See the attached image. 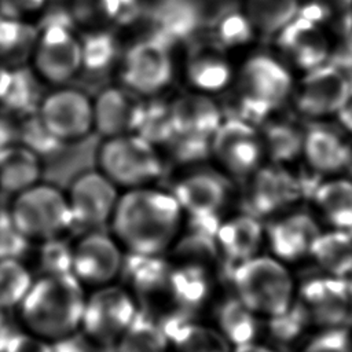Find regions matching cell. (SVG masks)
<instances>
[{"mask_svg":"<svg viewBox=\"0 0 352 352\" xmlns=\"http://www.w3.org/2000/svg\"><path fill=\"white\" fill-rule=\"evenodd\" d=\"M183 217L170 190L151 184L120 195L110 227L126 253L157 256L176 242Z\"/></svg>","mask_w":352,"mask_h":352,"instance_id":"obj_1","label":"cell"},{"mask_svg":"<svg viewBox=\"0 0 352 352\" xmlns=\"http://www.w3.org/2000/svg\"><path fill=\"white\" fill-rule=\"evenodd\" d=\"M87 296L73 274L40 275L18 305L23 329L50 342L77 333Z\"/></svg>","mask_w":352,"mask_h":352,"instance_id":"obj_2","label":"cell"},{"mask_svg":"<svg viewBox=\"0 0 352 352\" xmlns=\"http://www.w3.org/2000/svg\"><path fill=\"white\" fill-rule=\"evenodd\" d=\"M296 77L275 52L250 54L238 67L234 81L239 116L263 124L290 102Z\"/></svg>","mask_w":352,"mask_h":352,"instance_id":"obj_3","label":"cell"},{"mask_svg":"<svg viewBox=\"0 0 352 352\" xmlns=\"http://www.w3.org/2000/svg\"><path fill=\"white\" fill-rule=\"evenodd\" d=\"M234 294L257 316L275 318L296 301V285L287 265L258 254L230 271Z\"/></svg>","mask_w":352,"mask_h":352,"instance_id":"obj_4","label":"cell"},{"mask_svg":"<svg viewBox=\"0 0 352 352\" xmlns=\"http://www.w3.org/2000/svg\"><path fill=\"white\" fill-rule=\"evenodd\" d=\"M96 168L118 188L129 190L155 184L165 172V160L155 143L132 132L102 138Z\"/></svg>","mask_w":352,"mask_h":352,"instance_id":"obj_5","label":"cell"},{"mask_svg":"<svg viewBox=\"0 0 352 352\" xmlns=\"http://www.w3.org/2000/svg\"><path fill=\"white\" fill-rule=\"evenodd\" d=\"M10 216L30 242L63 236L73 230V219L66 191L52 183L38 182L12 195Z\"/></svg>","mask_w":352,"mask_h":352,"instance_id":"obj_6","label":"cell"},{"mask_svg":"<svg viewBox=\"0 0 352 352\" xmlns=\"http://www.w3.org/2000/svg\"><path fill=\"white\" fill-rule=\"evenodd\" d=\"M209 157L230 179L248 180L267 161L260 125L239 114L224 116L209 138Z\"/></svg>","mask_w":352,"mask_h":352,"instance_id":"obj_7","label":"cell"},{"mask_svg":"<svg viewBox=\"0 0 352 352\" xmlns=\"http://www.w3.org/2000/svg\"><path fill=\"white\" fill-rule=\"evenodd\" d=\"M117 70L120 84L146 99L164 94L176 76L169 43L158 36L132 43L122 51Z\"/></svg>","mask_w":352,"mask_h":352,"instance_id":"obj_8","label":"cell"},{"mask_svg":"<svg viewBox=\"0 0 352 352\" xmlns=\"http://www.w3.org/2000/svg\"><path fill=\"white\" fill-rule=\"evenodd\" d=\"M37 26L38 36L29 67L41 84H69L82 72L80 30L72 22H48Z\"/></svg>","mask_w":352,"mask_h":352,"instance_id":"obj_9","label":"cell"},{"mask_svg":"<svg viewBox=\"0 0 352 352\" xmlns=\"http://www.w3.org/2000/svg\"><path fill=\"white\" fill-rule=\"evenodd\" d=\"M36 114L50 135L62 146L88 138L94 128V99L85 91L59 85L44 94Z\"/></svg>","mask_w":352,"mask_h":352,"instance_id":"obj_10","label":"cell"},{"mask_svg":"<svg viewBox=\"0 0 352 352\" xmlns=\"http://www.w3.org/2000/svg\"><path fill=\"white\" fill-rule=\"evenodd\" d=\"M139 311L136 298L126 287L111 283L100 286L85 300L82 334L98 346L111 348Z\"/></svg>","mask_w":352,"mask_h":352,"instance_id":"obj_11","label":"cell"},{"mask_svg":"<svg viewBox=\"0 0 352 352\" xmlns=\"http://www.w3.org/2000/svg\"><path fill=\"white\" fill-rule=\"evenodd\" d=\"M351 74L333 60L302 72L290 102L296 113L312 122L336 117L349 88Z\"/></svg>","mask_w":352,"mask_h":352,"instance_id":"obj_12","label":"cell"},{"mask_svg":"<svg viewBox=\"0 0 352 352\" xmlns=\"http://www.w3.org/2000/svg\"><path fill=\"white\" fill-rule=\"evenodd\" d=\"M305 194L307 187L292 165L265 161L248 179L249 212L260 219L296 209Z\"/></svg>","mask_w":352,"mask_h":352,"instance_id":"obj_13","label":"cell"},{"mask_svg":"<svg viewBox=\"0 0 352 352\" xmlns=\"http://www.w3.org/2000/svg\"><path fill=\"white\" fill-rule=\"evenodd\" d=\"M73 230L82 234L110 224L120 199V188L98 168L77 173L66 191Z\"/></svg>","mask_w":352,"mask_h":352,"instance_id":"obj_14","label":"cell"},{"mask_svg":"<svg viewBox=\"0 0 352 352\" xmlns=\"http://www.w3.org/2000/svg\"><path fill=\"white\" fill-rule=\"evenodd\" d=\"M170 192L184 217L216 221L221 220V213L231 198V179L217 168H191L176 179Z\"/></svg>","mask_w":352,"mask_h":352,"instance_id":"obj_15","label":"cell"},{"mask_svg":"<svg viewBox=\"0 0 352 352\" xmlns=\"http://www.w3.org/2000/svg\"><path fill=\"white\" fill-rule=\"evenodd\" d=\"M334 34L322 23L298 14L272 37L275 54L293 72L302 73L333 59L337 44Z\"/></svg>","mask_w":352,"mask_h":352,"instance_id":"obj_16","label":"cell"},{"mask_svg":"<svg viewBox=\"0 0 352 352\" xmlns=\"http://www.w3.org/2000/svg\"><path fill=\"white\" fill-rule=\"evenodd\" d=\"M297 300L320 329H346L352 322V280L320 272L301 285Z\"/></svg>","mask_w":352,"mask_h":352,"instance_id":"obj_17","label":"cell"},{"mask_svg":"<svg viewBox=\"0 0 352 352\" xmlns=\"http://www.w3.org/2000/svg\"><path fill=\"white\" fill-rule=\"evenodd\" d=\"M125 253L114 238L102 230L84 232L73 245L72 274L85 286L110 285L124 265Z\"/></svg>","mask_w":352,"mask_h":352,"instance_id":"obj_18","label":"cell"},{"mask_svg":"<svg viewBox=\"0 0 352 352\" xmlns=\"http://www.w3.org/2000/svg\"><path fill=\"white\" fill-rule=\"evenodd\" d=\"M301 160L320 177L346 173L352 168V138L338 124L315 121L304 129Z\"/></svg>","mask_w":352,"mask_h":352,"instance_id":"obj_19","label":"cell"},{"mask_svg":"<svg viewBox=\"0 0 352 352\" xmlns=\"http://www.w3.org/2000/svg\"><path fill=\"white\" fill-rule=\"evenodd\" d=\"M94 99V128L102 138L138 132L147 99L122 84L102 88Z\"/></svg>","mask_w":352,"mask_h":352,"instance_id":"obj_20","label":"cell"},{"mask_svg":"<svg viewBox=\"0 0 352 352\" xmlns=\"http://www.w3.org/2000/svg\"><path fill=\"white\" fill-rule=\"evenodd\" d=\"M322 228L318 219L298 209L271 217L265 226V242L274 257L285 264L297 263L311 254Z\"/></svg>","mask_w":352,"mask_h":352,"instance_id":"obj_21","label":"cell"},{"mask_svg":"<svg viewBox=\"0 0 352 352\" xmlns=\"http://www.w3.org/2000/svg\"><path fill=\"white\" fill-rule=\"evenodd\" d=\"M236 67L231 55L210 40L192 45L183 62V76L190 91L217 96L234 85Z\"/></svg>","mask_w":352,"mask_h":352,"instance_id":"obj_22","label":"cell"},{"mask_svg":"<svg viewBox=\"0 0 352 352\" xmlns=\"http://www.w3.org/2000/svg\"><path fill=\"white\" fill-rule=\"evenodd\" d=\"M264 242L265 226L263 219L250 212L220 220L216 230L219 257L227 264L230 271L258 256Z\"/></svg>","mask_w":352,"mask_h":352,"instance_id":"obj_23","label":"cell"},{"mask_svg":"<svg viewBox=\"0 0 352 352\" xmlns=\"http://www.w3.org/2000/svg\"><path fill=\"white\" fill-rule=\"evenodd\" d=\"M175 136L209 139L224 114L214 96L188 91L169 102Z\"/></svg>","mask_w":352,"mask_h":352,"instance_id":"obj_24","label":"cell"},{"mask_svg":"<svg viewBox=\"0 0 352 352\" xmlns=\"http://www.w3.org/2000/svg\"><path fill=\"white\" fill-rule=\"evenodd\" d=\"M316 214L331 230L352 234V176L340 173L322 177L311 191Z\"/></svg>","mask_w":352,"mask_h":352,"instance_id":"obj_25","label":"cell"},{"mask_svg":"<svg viewBox=\"0 0 352 352\" xmlns=\"http://www.w3.org/2000/svg\"><path fill=\"white\" fill-rule=\"evenodd\" d=\"M43 158L19 142L0 151V191L15 195L41 182Z\"/></svg>","mask_w":352,"mask_h":352,"instance_id":"obj_26","label":"cell"},{"mask_svg":"<svg viewBox=\"0 0 352 352\" xmlns=\"http://www.w3.org/2000/svg\"><path fill=\"white\" fill-rule=\"evenodd\" d=\"M309 257L322 274L352 280V234L331 228L322 231Z\"/></svg>","mask_w":352,"mask_h":352,"instance_id":"obj_27","label":"cell"},{"mask_svg":"<svg viewBox=\"0 0 352 352\" xmlns=\"http://www.w3.org/2000/svg\"><path fill=\"white\" fill-rule=\"evenodd\" d=\"M175 352H234L223 334L210 326L179 319L162 326Z\"/></svg>","mask_w":352,"mask_h":352,"instance_id":"obj_28","label":"cell"},{"mask_svg":"<svg viewBox=\"0 0 352 352\" xmlns=\"http://www.w3.org/2000/svg\"><path fill=\"white\" fill-rule=\"evenodd\" d=\"M37 36L34 21L0 16V65L11 69L29 66Z\"/></svg>","mask_w":352,"mask_h":352,"instance_id":"obj_29","label":"cell"},{"mask_svg":"<svg viewBox=\"0 0 352 352\" xmlns=\"http://www.w3.org/2000/svg\"><path fill=\"white\" fill-rule=\"evenodd\" d=\"M260 129L267 161L292 165L301 158L304 140V129L301 126L289 120L272 116L263 122Z\"/></svg>","mask_w":352,"mask_h":352,"instance_id":"obj_30","label":"cell"},{"mask_svg":"<svg viewBox=\"0 0 352 352\" xmlns=\"http://www.w3.org/2000/svg\"><path fill=\"white\" fill-rule=\"evenodd\" d=\"M132 0H69L67 11L73 25L80 32L111 29L125 21L131 12Z\"/></svg>","mask_w":352,"mask_h":352,"instance_id":"obj_31","label":"cell"},{"mask_svg":"<svg viewBox=\"0 0 352 352\" xmlns=\"http://www.w3.org/2000/svg\"><path fill=\"white\" fill-rule=\"evenodd\" d=\"M214 315L216 329L232 345V348L254 342L258 333L257 315L235 294L223 300L216 307Z\"/></svg>","mask_w":352,"mask_h":352,"instance_id":"obj_32","label":"cell"},{"mask_svg":"<svg viewBox=\"0 0 352 352\" xmlns=\"http://www.w3.org/2000/svg\"><path fill=\"white\" fill-rule=\"evenodd\" d=\"M302 0H243L241 8L258 33V36L274 37L301 10Z\"/></svg>","mask_w":352,"mask_h":352,"instance_id":"obj_33","label":"cell"},{"mask_svg":"<svg viewBox=\"0 0 352 352\" xmlns=\"http://www.w3.org/2000/svg\"><path fill=\"white\" fill-rule=\"evenodd\" d=\"M164 327L142 309L114 345V352H168Z\"/></svg>","mask_w":352,"mask_h":352,"instance_id":"obj_34","label":"cell"},{"mask_svg":"<svg viewBox=\"0 0 352 352\" xmlns=\"http://www.w3.org/2000/svg\"><path fill=\"white\" fill-rule=\"evenodd\" d=\"M40 80L34 76L29 66L15 67L8 92L0 104L1 111L12 117L22 118L37 110L41 96H38Z\"/></svg>","mask_w":352,"mask_h":352,"instance_id":"obj_35","label":"cell"},{"mask_svg":"<svg viewBox=\"0 0 352 352\" xmlns=\"http://www.w3.org/2000/svg\"><path fill=\"white\" fill-rule=\"evenodd\" d=\"M256 37H258V33L243 10L239 8L238 11L224 12L213 22L209 40L231 55L235 51L249 47Z\"/></svg>","mask_w":352,"mask_h":352,"instance_id":"obj_36","label":"cell"},{"mask_svg":"<svg viewBox=\"0 0 352 352\" xmlns=\"http://www.w3.org/2000/svg\"><path fill=\"white\" fill-rule=\"evenodd\" d=\"M82 48V72L99 73L118 63L120 52L118 41L111 29H98L80 32Z\"/></svg>","mask_w":352,"mask_h":352,"instance_id":"obj_37","label":"cell"},{"mask_svg":"<svg viewBox=\"0 0 352 352\" xmlns=\"http://www.w3.org/2000/svg\"><path fill=\"white\" fill-rule=\"evenodd\" d=\"M34 278L21 258H0V308H18Z\"/></svg>","mask_w":352,"mask_h":352,"instance_id":"obj_38","label":"cell"},{"mask_svg":"<svg viewBox=\"0 0 352 352\" xmlns=\"http://www.w3.org/2000/svg\"><path fill=\"white\" fill-rule=\"evenodd\" d=\"M300 14L344 34L351 26L352 0H302Z\"/></svg>","mask_w":352,"mask_h":352,"instance_id":"obj_39","label":"cell"},{"mask_svg":"<svg viewBox=\"0 0 352 352\" xmlns=\"http://www.w3.org/2000/svg\"><path fill=\"white\" fill-rule=\"evenodd\" d=\"M36 260L41 275L72 274L73 245L63 236L43 241L40 242Z\"/></svg>","mask_w":352,"mask_h":352,"instance_id":"obj_40","label":"cell"},{"mask_svg":"<svg viewBox=\"0 0 352 352\" xmlns=\"http://www.w3.org/2000/svg\"><path fill=\"white\" fill-rule=\"evenodd\" d=\"M21 122L16 128V142L29 147L34 153H37L41 158L45 155L55 153L58 147L62 144L58 143L50 132L44 128L41 121L38 120L36 111L19 118Z\"/></svg>","mask_w":352,"mask_h":352,"instance_id":"obj_41","label":"cell"},{"mask_svg":"<svg viewBox=\"0 0 352 352\" xmlns=\"http://www.w3.org/2000/svg\"><path fill=\"white\" fill-rule=\"evenodd\" d=\"M30 243L12 221L8 208L0 210V258H22Z\"/></svg>","mask_w":352,"mask_h":352,"instance_id":"obj_42","label":"cell"},{"mask_svg":"<svg viewBox=\"0 0 352 352\" xmlns=\"http://www.w3.org/2000/svg\"><path fill=\"white\" fill-rule=\"evenodd\" d=\"M301 352H352V338L344 327L322 329Z\"/></svg>","mask_w":352,"mask_h":352,"instance_id":"obj_43","label":"cell"},{"mask_svg":"<svg viewBox=\"0 0 352 352\" xmlns=\"http://www.w3.org/2000/svg\"><path fill=\"white\" fill-rule=\"evenodd\" d=\"M50 0H0V16L37 21Z\"/></svg>","mask_w":352,"mask_h":352,"instance_id":"obj_44","label":"cell"},{"mask_svg":"<svg viewBox=\"0 0 352 352\" xmlns=\"http://www.w3.org/2000/svg\"><path fill=\"white\" fill-rule=\"evenodd\" d=\"M3 352H52V342L16 329Z\"/></svg>","mask_w":352,"mask_h":352,"instance_id":"obj_45","label":"cell"},{"mask_svg":"<svg viewBox=\"0 0 352 352\" xmlns=\"http://www.w3.org/2000/svg\"><path fill=\"white\" fill-rule=\"evenodd\" d=\"M52 352H99L94 344L84 334H72L52 342Z\"/></svg>","mask_w":352,"mask_h":352,"instance_id":"obj_46","label":"cell"},{"mask_svg":"<svg viewBox=\"0 0 352 352\" xmlns=\"http://www.w3.org/2000/svg\"><path fill=\"white\" fill-rule=\"evenodd\" d=\"M336 122L352 138V74L346 95L334 117Z\"/></svg>","mask_w":352,"mask_h":352,"instance_id":"obj_47","label":"cell"},{"mask_svg":"<svg viewBox=\"0 0 352 352\" xmlns=\"http://www.w3.org/2000/svg\"><path fill=\"white\" fill-rule=\"evenodd\" d=\"M16 140V128L12 121L0 111V151Z\"/></svg>","mask_w":352,"mask_h":352,"instance_id":"obj_48","label":"cell"},{"mask_svg":"<svg viewBox=\"0 0 352 352\" xmlns=\"http://www.w3.org/2000/svg\"><path fill=\"white\" fill-rule=\"evenodd\" d=\"M12 70L14 69H11V67L0 65V104L3 103V100L8 92L11 78H12Z\"/></svg>","mask_w":352,"mask_h":352,"instance_id":"obj_49","label":"cell"},{"mask_svg":"<svg viewBox=\"0 0 352 352\" xmlns=\"http://www.w3.org/2000/svg\"><path fill=\"white\" fill-rule=\"evenodd\" d=\"M234 352H278V351H275L272 348H268L265 345L256 344V341H254V342H250V344L234 348Z\"/></svg>","mask_w":352,"mask_h":352,"instance_id":"obj_50","label":"cell"},{"mask_svg":"<svg viewBox=\"0 0 352 352\" xmlns=\"http://www.w3.org/2000/svg\"><path fill=\"white\" fill-rule=\"evenodd\" d=\"M8 320H7V311H4V309H1L0 308V326H3L4 323H7Z\"/></svg>","mask_w":352,"mask_h":352,"instance_id":"obj_51","label":"cell"},{"mask_svg":"<svg viewBox=\"0 0 352 352\" xmlns=\"http://www.w3.org/2000/svg\"><path fill=\"white\" fill-rule=\"evenodd\" d=\"M349 32L352 33V18H351V26H349Z\"/></svg>","mask_w":352,"mask_h":352,"instance_id":"obj_52","label":"cell"}]
</instances>
